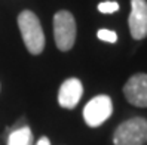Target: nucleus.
I'll list each match as a JSON object with an SVG mask.
<instances>
[{
	"instance_id": "6",
	"label": "nucleus",
	"mask_w": 147,
	"mask_h": 145,
	"mask_svg": "<svg viewBox=\"0 0 147 145\" xmlns=\"http://www.w3.org/2000/svg\"><path fill=\"white\" fill-rule=\"evenodd\" d=\"M131 36L135 40L147 37V2L146 0H131V13L128 18Z\"/></svg>"
},
{
	"instance_id": "8",
	"label": "nucleus",
	"mask_w": 147,
	"mask_h": 145,
	"mask_svg": "<svg viewBox=\"0 0 147 145\" xmlns=\"http://www.w3.org/2000/svg\"><path fill=\"white\" fill-rule=\"evenodd\" d=\"M7 145H33L31 129L28 126H22L16 130H12L7 138Z\"/></svg>"
},
{
	"instance_id": "10",
	"label": "nucleus",
	"mask_w": 147,
	"mask_h": 145,
	"mask_svg": "<svg viewBox=\"0 0 147 145\" xmlns=\"http://www.w3.org/2000/svg\"><path fill=\"white\" fill-rule=\"evenodd\" d=\"M98 11L101 13H115L119 11V3L117 2H101L98 5Z\"/></svg>"
},
{
	"instance_id": "7",
	"label": "nucleus",
	"mask_w": 147,
	"mask_h": 145,
	"mask_svg": "<svg viewBox=\"0 0 147 145\" xmlns=\"http://www.w3.org/2000/svg\"><path fill=\"white\" fill-rule=\"evenodd\" d=\"M83 95V84L79 79L70 77L67 79L58 90V104L63 108L73 110Z\"/></svg>"
},
{
	"instance_id": "1",
	"label": "nucleus",
	"mask_w": 147,
	"mask_h": 145,
	"mask_svg": "<svg viewBox=\"0 0 147 145\" xmlns=\"http://www.w3.org/2000/svg\"><path fill=\"white\" fill-rule=\"evenodd\" d=\"M18 27L22 41L31 55H39L45 49V33L37 15L31 11H22L18 15Z\"/></svg>"
},
{
	"instance_id": "5",
	"label": "nucleus",
	"mask_w": 147,
	"mask_h": 145,
	"mask_svg": "<svg viewBox=\"0 0 147 145\" xmlns=\"http://www.w3.org/2000/svg\"><path fill=\"white\" fill-rule=\"evenodd\" d=\"M123 95L129 104L135 107H147V74L138 73L129 77L123 86Z\"/></svg>"
},
{
	"instance_id": "11",
	"label": "nucleus",
	"mask_w": 147,
	"mask_h": 145,
	"mask_svg": "<svg viewBox=\"0 0 147 145\" xmlns=\"http://www.w3.org/2000/svg\"><path fill=\"white\" fill-rule=\"evenodd\" d=\"M36 145H51V141L46 138V136H42V138L37 141V144Z\"/></svg>"
},
{
	"instance_id": "2",
	"label": "nucleus",
	"mask_w": 147,
	"mask_h": 145,
	"mask_svg": "<svg viewBox=\"0 0 147 145\" xmlns=\"http://www.w3.org/2000/svg\"><path fill=\"white\" fill-rule=\"evenodd\" d=\"M147 142V120L134 117L120 123L113 133L115 145H144Z\"/></svg>"
},
{
	"instance_id": "9",
	"label": "nucleus",
	"mask_w": 147,
	"mask_h": 145,
	"mask_svg": "<svg viewBox=\"0 0 147 145\" xmlns=\"http://www.w3.org/2000/svg\"><path fill=\"white\" fill-rule=\"evenodd\" d=\"M97 36H98V39H100V40H102V41H109V43H115V41L117 40V34H116L115 31H111V30H106V28L98 30Z\"/></svg>"
},
{
	"instance_id": "3",
	"label": "nucleus",
	"mask_w": 147,
	"mask_h": 145,
	"mask_svg": "<svg viewBox=\"0 0 147 145\" xmlns=\"http://www.w3.org/2000/svg\"><path fill=\"white\" fill-rule=\"evenodd\" d=\"M54 37L59 50L67 52L76 41V21L73 13L68 11H59L54 15Z\"/></svg>"
},
{
	"instance_id": "4",
	"label": "nucleus",
	"mask_w": 147,
	"mask_h": 145,
	"mask_svg": "<svg viewBox=\"0 0 147 145\" xmlns=\"http://www.w3.org/2000/svg\"><path fill=\"white\" fill-rule=\"evenodd\" d=\"M113 113V104L107 95L92 98L83 108V120L89 127H98Z\"/></svg>"
}]
</instances>
